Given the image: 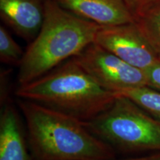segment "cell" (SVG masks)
I'll return each mask as SVG.
<instances>
[{
    "label": "cell",
    "instance_id": "1",
    "mask_svg": "<svg viewBox=\"0 0 160 160\" xmlns=\"http://www.w3.org/2000/svg\"><path fill=\"white\" fill-rule=\"evenodd\" d=\"M31 155L35 160H109L115 150L91 132L84 121L22 99Z\"/></svg>",
    "mask_w": 160,
    "mask_h": 160
},
{
    "label": "cell",
    "instance_id": "2",
    "mask_svg": "<svg viewBox=\"0 0 160 160\" xmlns=\"http://www.w3.org/2000/svg\"><path fill=\"white\" fill-rule=\"evenodd\" d=\"M99 27L68 11L54 0H45L42 25L19 66V85L42 77L77 56L94 42Z\"/></svg>",
    "mask_w": 160,
    "mask_h": 160
},
{
    "label": "cell",
    "instance_id": "3",
    "mask_svg": "<svg viewBox=\"0 0 160 160\" xmlns=\"http://www.w3.org/2000/svg\"><path fill=\"white\" fill-rule=\"evenodd\" d=\"M16 95L84 122L103 112L118 97L102 87L74 58L42 77L19 85Z\"/></svg>",
    "mask_w": 160,
    "mask_h": 160
},
{
    "label": "cell",
    "instance_id": "4",
    "mask_svg": "<svg viewBox=\"0 0 160 160\" xmlns=\"http://www.w3.org/2000/svg\"><path fill=\"white\" fill-rule=\"evenodd\" d=\"M84 122L114 150L160 152V119L123 96L118 95L107 109Z\"/></svg>",
    "mask_w": 160,
    "mask_h": 160
},
{
    "label": "cell",
    "instance_id": "5",
    "mask_svg": "<svg viewBox=\"0 0 160 160\" xmlns=\"http://www.w3.org/2000/svg\"><path fill=\"white\" fill-rule=\"evenodd\" d=\"M104 88L118 93L132 88L148 86L146 72L92 43L73 57Z\"/></svg>",
    "mask_w": 160,
    "mask_h": 160
},
{
    "label": "cell",
    "instance_id": "6",
    "mask_svg": "<svg viewBox=\"0 0 160 160\" xmlns=\"http://www.w3.org/2000/svg\"><path fill=\"white\" fill-rule=\"evenodd\" d=\"M94 43L146 71L160 59L134 22L100 26Z\"/></svg>",
    "mask_w": 160,
    "mask_h": 160
},
{
    "label": "cell",
    "instance_id": "7",
    "mask_svg": "<svg viewBox=\"0 0 160 160\" xmlns=\"http://www.w3.org/2000/svg\"><path fill=\"white\" fill-rule=\"evenodd\" d=\"M45 0H0V18L5 25L28 42L41 29Z\"/></svg>",
    "mask_w": 160,
    "mask_h": 160
},
{
    "label": "cell",
    "instance_id": "8",
    "mask_svg": "<svg viewBox=\"0 0 160 160\" xmlns=\"http://www.w3.org/2000/svg\"><path fill=\"white\" fill-rule=\"evenodd\" d=\"M82 19L100 26L134 22L133 16L123 0H54Z\"/></svg>",
    "mask_w": 160,
    "mask_h": 160
},
{
    "label": "cell",
    "instance_id": "9",
    "mask_svg": "<svg viewBox=\"0 0 160 160\" xmlns=\"http://www.w3.org/2000/svg\"><path fill=\"white\" fill-rule=\"evenodd\" d=\"M0 160H35L28 151L19 117L10 105L0 118Z\"/></svg>",
    "mask_w": 160,
    "mask_h": 160
},
{
    "label": "cell",
    "instance_id": "10",
    "mask_svg": "<svg viewBox=\"0 0 160 160\" xmlns=\"http://www.w3.org/2000/svg\"><path fill=\"white\" fill-rule=\"evenodd\" d=\"M135 23L160 58V3L135 18Z\"/></svg>",
    "mask_w": 160,
    "mask_h": 160
},
{
    "label": "cell",
    "instance_id": "11",
    "mask_svg": "<svg viewBox=\"0 0 160 160\" xmlns=\"http://www.w3.org/2000/svg\"><path fill=\"white\" fill-rule=\"evenodd\" d=\"M117 94L131 99L150 114L160 119V91L143 86L125 90Z\"/></svg>",
    "mask_w": 160,
    "mask_h": 160
},
{
    "label": "cell",
    "instance_id": "12",
    "mask_svg": "<svg viewBox=\"0 0 160 160\" xmlns=\"http://www.w3.org/2000/svg\"><path fill=\"white\" fill-rule=\"evenodd\" d=\"M25 51L13 39L4 26H0V60L2 62L19 66Z\"/></svg>",
    "mask_w": 160,
    "mask_h": 160
},
{
    "label": "cell",
    "instance_id": "13",
    "mask_svg": "<svg viewBox=\"0 0 160 160\" xmlns=\"http://www.w3.org/2000/svg\"><path fill=\"white\" fill-rule=\"evenodd\" d=\"M130 12L137 18L153 6L160 3V0H123Z\"/></svg>",
    "mask_w": 160,
    "mask_h": 160
},
{
    "label": "cell",
    "instance_id": "14",
    "mask_svg": "<svg viewBox=\"0 0 160 160\" xmlns=\"http://www.w3.org/2000/svg\"><path fill=\"white\" fill-rule=\"evenodd\" d=\"M145 72L149 87L160 91V59Z\"/></svg>",
    "mask_w": 160,
    "mask_h": 160
},
{
    "label": "cell",
    "instance_id": "15",
    "mask_svg": "<svg viewBox=\"0 0 160 160\" xmlns=\"http://www.w3.org/2000/svg\"><path fill=\"white\" fill-rule=\"evenodd\" d=\"M109 160H160V152H157V153H151L148 155L144 156V157H133V158H128V159H109Z\"/></svg>",
    "mask_w": 160,
    "mask_h": 160
}]
</instances>
